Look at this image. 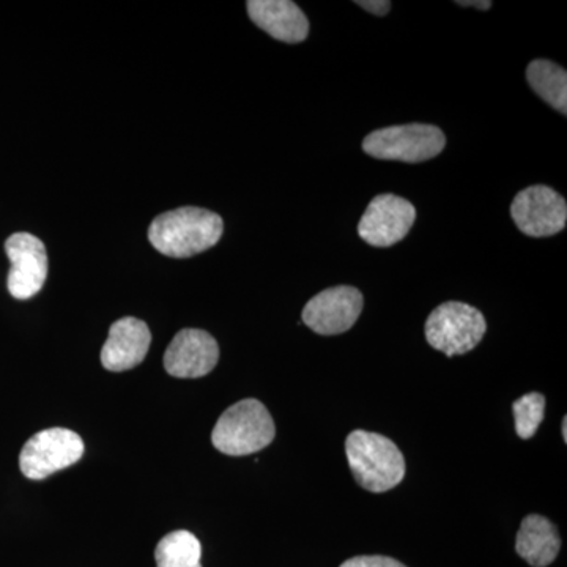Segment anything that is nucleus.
<instances>
[{
  "label": "nucleus",
  "instance_id": "nucleus-1",
  "mask_svg": "<svg viewBox=\"0 0 567 567\" xmlns=\"http://www.w3.org/2000/svg\"><path fill=\"white\" fill-rule=\"evenodd\" d=\"M224 223L218 213L182 207L156 216L148 240L156 251L174 259H186L213 248L221 240Z\"/></svg>",
  "mask_w": 567,
  "mask_h": 567
},
{
  "label": "nucleus",
  "instance_id": "nucleus-2",
  "mask_svg": "<svg viewBox=\"0 0 567 567\" xmlns=\"http://www.w3.org/2000/svg\"><path fill=\"white\" fill-rule=\"evenodd\" d=\"M346 454L354 480L365 491L382 494L404 480V454L386 436L354 431L347 436Z\"/></svg>",
  "mask_w": 567,
  "mask_h": 567
},
{
  "label": "nucleus",
  "instance_id": "nucleus-3",
  "mask_svg": "<svg viewBox=\"0 0 567 567\" xmlns=\"http://www.w3.org/2000/svg\"><path fill=\"white\" fill-rule=\"evenodd\" d=\"M276 429L267 406L257 399H244L226 410L212 432L219 453L240 457L262 451L274 442Z\"/></svg>",
  "mask_w": 567,
  "mask_h": 567
},
{
  "label": "nucleus",
  "instance_id": "nucleus-4",
  "mask_svg": "<svg viewBox=\"0 0 567 567\" xmlns=\"http://www.w3.org/2000/svg\"><path fill=\"white\" fill-rule=\"evenodd\" d=\"M446 145L445 133L427 123L377 130L363 141V151L386 162L423 163L435 158Z\"/></svg>",
  "mask_w": 567,
  "mask_h": 567
},
{
  "label": "nucleus",
  "instance_id": "nucleus-5",
  "mask_svg": "<svg viewBox=\"0 0 567 567\" xmlns=\"http://www.w3.org/2000/svg\"><path fill=\"white\" fill-rule=\"evenodd\" d=\"M486 331L483 312L461 301H447L439 306L425 322L429 344L446 357L472 352L483 341Z\"/></svg>",
  "mask_w": 567,
  "mask_h": 567
},
{
  "label": "nucleus",
  "instance_id": "nucleus-6",
  "mask_svg": "<svg viewBox=\"0 0 567 567\" xmlns=\"http://www.w3.org/2000/svg\"><path fill=\"white\" fill-rule=\"evenodd\" d=\"M82 454L84 442L76 432L65 427L44 429L22 447L20 468L29 480H47L80 462Z\"/></svg>",
  "mask_w": 567,
  "mask_h": 567
},
{
  "label": "nucleus",
  "instance_id": "nucleus-7",
  "mask_svg": "<svg viewBox=\"0 0 567 567\" xmlns=\"http://www.w3.org/2000/svg\"><path fill=\"white\" fill-rule=\"evenodd\" d=\"M511 216L528 237H551L566 227L567 204L561 194L546 185L529 186L513 200Z\"/></svg>",
  "mask_w": 567,
  "mask_h": 567
},
{
  "label": "nucleus",
  "instance_id": "nucleus-8",
  "mask_svg": "<svg viewBox=\"0 0 567 567\" xmlns=\"http://www.w3.org/2000/svg\"><path fill=\"white\" fill-rule=\"evenodd\" d=\"M416 219V208L404 197L380 194L365 208L358 234L365 244L390 248L404 240Z\"/></svg>",
  "mask_w": 567,
  "mask_h": 567
},
{
  "label": "nucleus",
  "instance_id": "nucleus-9",
  "mask_svg": "<svg viewBox=\"0 0 567 567\" xmlns=\"http://www.w3.org/2000/svg\"><path fill=\"white\" fill-rule=\"evenodd\" d=\"M6 252L11 262L7 286L11 297L29 300L43 289L48 278V252L35 235L18 233L6 241Z\"/></svg>",
  "mask_w": 567,
  "mask_h": 567
},
{
  "label": "nucleus",
  "instance_id": "nucleus-10",
  "mask_svg": "<svg viewBox=\"0 0 567 567\" xmlns=\"http://www.w3.org/2000/svg\"><path fill=\"white\" fill-rule=\"evenodd\" d=\"M363 295L350 286L331 287L317 293L303 309V322L317 334L346 333L360 319Z\"/></svg>",
  "mask_w": 567,
  "mask_h": 567
},
{
  "label": "nucleus",
  "instance_id": "nucleus-11",
  "mask_svg": "<svg viewBox=\"0 0 567 567\" xmlns=\"http://www.w3.org/2000/svg\"><path fill=\"white\" fill-rule=\"evenodd\" d=\"M219 360V347L207 331L186 328L175 334L164 353V369L177 379H199L210 374Z\"/></svg>",
  "mask_w": 567,
  "mask_h": 567
},
{
  "label": "nucleus",
  "instance_id": "nucleus-12",
  "mask_svg": "<svg viewBox=\"0 0 567 567\" xmlns=\"http://www.w3.org/2000/svg\"><path fill=\"white\" fill-rule=\"evenodd\" d=\"M152 333L147 323L125 317L112 323L110 338L102 350V364L111 372L130 371L147 357Z\"/></svg>",
  "mask_w": 567,
  "mask_h": 567
},
{
  "label": "nucleus",
  "instance_id": "nucleus-13",
  "mask_svg": "<svg viewBox=\"0 0 567 567\" xmlns=\"http://www.w3.org/2000/svg\"><path fill=\"white\" fill-rule=\"evenodd\" d=\"M248 14L257 28L284 43L308 39L309 21L303 10L290 0H249Z\"/></svg>",
  "mask_w": 567,
  "mask_h": 567
},
{
  "label": "nucleus",
  "instance_id": "nucleus-14",
  "mask_svg": "<svg viewBox=\"0 0 567 567\" xmlns=\"http://www.w3.org/2000/svg\"><path fill=\"white\" fill-rule=\"evenodd\" d=\"M561 548L558 529L548 518L529 514L518 529L516 550L529 566L546 567L557 559Z\"/></svg>",
  "mask_w": 567,
  "mask_h": 567
},
{
  "label": "nucleus",
  "instance_id": "nucleus-15",
  "mask_svg": "<svg viewBox=\"0 0 567 567\" xmlns=\"http://www.w3.org/2000/svg\"><path fill=\"white\" fill-rule=\"evenodd\" d=\"M527 80L533 91L554 110L567 114V73L557 63L536 59L529 63Z\"/></svg>",
  "mask_w": 567,
  "mask_h": 567
},
{
  "label": "nucleus",
  "instance_id": "nucleus-16",
  "mask_svg": "<svg viewBox=\"0 0 567 567\" xmlns=\"http://www.w3.org/2000/svg\"><path fill=\"white\" fill-rule=\"evenodd\" d=\"M200 557L199 539L185 529L164 536L155 548L156 567H203Z\"/></svg>",
  "mask_w": 567,
  "mask_h": 567
},
{
  "label": "nucleus",
  "instance_id": "nucleus-17",
  "mask_svg": "<svg viewBox=\"0 0 567 567\" xmlns=\"http://www.w3.org/2000/svg\"><path fill=\"white\" fill-rule=\"evenodd\" d=\"M517 435L522 440L532 439L546 415V398L539 393L522 395L513 404Z\"/></svg>",
  "mask_w": 567,
  "mask_h": 567
},
{
  "label": "nucleus",
  "instance_id": "nucleus-18",
  "mask_svg": "<svg viewBox=\"0 0 567 567\" xmlns=\"http://www.w3.org/2000/svg\"><path fill=\"white\" fill-rule=\"evenodd\" d=\"M341 567H406L398 559L382 557V555H371V557H357L347 559Z\"/></svg>",
  "mask_w": 567,
  "mask_h": 567
},
{
  "label": "nucleus",
  "instance_id": "nucleus-19",
  "mask_svg": "<svg viewBox=\"0 0 567 567\" xmlns=\"http://www.w3.org/2000/svg\"><path fill=\"white\" fill-rule=\"evenodd\" d=\"M354 3L369 11V13L375 14V17H385L388 11L391 10V2H388V0H358Z\"/></svg>",
  "mask_w": 567,
  "mask_h": 567
},
{
  "label": "nucleus",
  "instance_id": "nucleus-20",
  "mask_svg": "<svg viewBox=\"0 0 567 567\" xmlns=\"http://www.w3.org/2000/svg\"><path fill=\"white\" fill-rule=\"evenodd\" d=\"M461 7H476V9L488 10L492 7V2H456Z\"/></svg>",
  "mask_w": 567,
  "mask_h": 567
},
{
  "label": "nucleus",
  "instance_id": "nucleus-21",
  "mask_svg": "<svg viewBox=\"0 0 567 567\" xmlns=\"http://www.w3.org/2000/svg\"><path fill=\"white\" fill-rule=\"evenodd\" d=\"M563 439H565V442H567V420L565 417V421H563Z\"/></svg>",
  "mask_w": 567,
  "mask_h": 567
}]
</instances>
